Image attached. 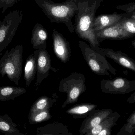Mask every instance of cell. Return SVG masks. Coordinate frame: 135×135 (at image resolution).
Wrapping results in <instances>:
<instances>
[{"label":"cell","mask_w":135,"mask_h":135,"mask_svg":"<svg viewBox=\"0 0 135 135\" xmlns=\"http://www.w3.org/2000/svg\"><path fill=\"white\" fill-rule=\"evenodd\" d=\"M78 10L75 15L74 28L79 37L88 41L90 47L97 52L100 42L92 27L97 10L103 0H74Z\"/></svg>","instance_id":"cell-1"},{"label":"cell","mask_w":135,"mask_h":135,"mask_svg":"<svg viewBox=\"0 0 135 135\" xmlns=\"http://www.w3.org/2000/svg\"><path fill=\"white\" fill-rule=\"evenodd\" d=\"M52 23L65 24L70 33L74 31L72 19L78 10L74 0L57 3L51 0H34Z\"/></svg>","instance_id":"cell-2"},{"label":"cell","mask_w":135,"mask_h":135,"mask_svg":"<svg viewBox=\"0 0 135 135\" xmlns=\"http://www.w3.org/2000/svg\"><path fill=\"white\" fill-rule=\"evenodd\" d=\"M23 46L18 44L10 50H7L0 59V74L7 75L17 85L21 77L23 64Z\"/></svg>","instance_id":"cell-3"},{"label":"cell","mask_w":135,"mask_h":135,"mask_svg":"<svg viewBox=\"0 0 135 135\" xmlns=\"http://www.w3.org/2000/svg\"><path fill=\"white\" fill-rule=\"evenodd\" d=\"M85 81V78L83 74L75 72H72L61 80L58 90L61 93H66L67 97L62 105V108L78 102L79 97L86 91Z\"/></svg>","instance_id":"cell-4"},{"label":"cell","mask_w":135,"mask_h":135,"mask_svg":"<svg viewBox=\"0 0 135 135\" xmlns=\"http://www.w3.org/2000/svg\"><path fill=\"white\" fill-rule=\"evenodd\" d=\"M78 44L83 58L94 73L98 75L110 76L109 71L114 75H116V70L105 57L96 52L85 42L79 41Z\"/></svg>","instance_id":"cell-5"},{"label":"cell","mask_w":135,"mask_h":135,"mask_svg":"<svg viewBox=\"0 0 135 135\" xmlns=\"http://www.w3.org/2000/svg\"><path fill=\"white\" fill-rule=\"evenodd\" d=\"M22 11L9 12L0 21V53L12 42L23 19Z\"/></svg>","instance_id":"cell-6"},{"label":"cell","mask_w":135,"mask_h":135,"mask_svg":"<svg viewBox=\"0 0 135 135\" xmlns=\"http://www.w3.org/2000/svg\"><path fill=\"white\" fill-rule=\"evenodd\" d=\"M100 87L103 93L109 94H125L135 91V80L123 77L112 79H102Z\"/></svg>","instance_id":"cell-7"},{"label":"cell","mask_w":135,"mask_h":135,"mask_svg":"<svg viewBox=\"0 0 135 135\" xmlns=\"http://www.w3.org/2000/svg\"><path fill=\"white\" fill-rule=\"evenodd\" d=\"M35 51L37 54V79L35 85L38 86L40 85L45 79L48 78L50 70H52L54 72H56L57 70L51 66L50 55L46 50L39 49Z\"/></svg>","instance_id":"cell-8"},{"label":"cell","mask_w":135,"mask_h":135,"mask_svg":"<svg viewBox=\"0 0 135 135\" xmlns=\"http://www.w3.org/2000/svg\"><path fill=\"white\" fill-rule=\"evenodd\" d=\"M52 38L55 54L62 62L66 63L70 59L71 55L70 44L55 28L53 30Z\"/></svg>","instance_id":"cell-9"},{"label":"cell","mask_w":135,"mask_h":135,"mask_svg":"<svg viewBox=\"0 0 135 135\" xmlns=\"http://www.w3.org/2000/svg\"><path fill=\"white\" fill-rule=\"evenodd\" d=\"M113 111L109 109L96 110L83 120L79 129L80 135H84L108 118Z\"/></svg>","instance_id":"cell-10"},{"label":"cell","mask_w":135,"mask_h":135,"mask_svg":"<svg viewBox=\"0 0 135 135\" xmlns=\"http://www.w3.org/2000/svg\"><path fill=\"white\" fill-rule=\"evenodd\" d=\"M98 53L104 57L112 59L123 67L135 72V61L121 51H115L109 48L99 47Z\"/></svg>","instance_id":"cell-11"},{"label":"cell","mask_w":135,"mask_h":135,"mask_svg":"<svg viewBox=\"0 0 135 135\" xmlns=\"http://www.w3.org/2000/svg\"><path fill=\"white\" fill-rule=\"evenodd\" d=\"M120 21L101 31L95 32L96 37L100 43L104 40H122L134 37L122 28Z\"/></svg>","instance_id":"cell-12"},{"label":"cell","mask_w":135,"mask_h":135,"mask_svg":"<svg viewBox=\"0 0 135 135\" xmlns=\"http://www.w3.org/2000/svg\"><path fill=\"white\" fill-rule=\"evenodd\" d=\"M123 19L122 15L116 13L102 14L95 16L92 27L95 32L99 31L117 23Z\"/></svg>","instance_id":"cell-13"},{"label":"cell","mask_w":135,"mask_h":135,"mask_svg":"<svg viewBox=\"0 0 135 135\" xmlns=\"http://www.w3.org/2000/svg\"><path fill=\"white\" fill-rule=\"evenodd\" d=\"M48 34L41 24L37 23L34 26L32 33L31 43L33 49L46 50Z\"/></svg>","instance_id":"cell-14"},{"label":"cell","mask_w":135,"mask_h":135,"mask_svg":"<svg viewBox=\"0 0 135 135\" xmlns=\"http://www.w3.org/2000/svg\"><path fill=\"white\" fill-rule=\"evenodd\" d=\"M36 135H73L66 125L54 122L37 128Z\"/></svg>","instance_id":"cell-15"},{"label":"cell","mask_w":135,"mask_h":135,"mask_svg":"<svg viewBox=\"0 0 135 135\" xmlns=\"http://www.w3.org/2000/svg\"><path fill=\"white\" fill-rule=\"evenodd\" d=\"M59 97L56 93L50 96H44L38 98L32 105L28 115L50 109L58 100Z\"/></svg>","instance_id":"cell-16"},{"label":"cell","mask_w":135,"mask_h":135,"mask_svg":"<svg viewBox=\"0 0 135 135\" xmlns=\"http://www.w3.org/2000/svg\"><path fill=\"white\" fill-rule=\"evenodd\" d=\"M97 105L90 103H82L73 106L68 109L67 114L74 119L86 118L97 110Z\"/></svg>","instance_id":"cell-17"},{"label":"cell","mask_w":135,"mask_h":135,"mask_svg":"<svg viewBox=\"0 0 135 135\" xmlns=\"http://www.w3.org/2000/svg\"><path fill=\"white\" fill-rule=\"evenodd\" d=\"M37 54L35 51L34 54L30 55L27 58L24 70V78L26 87H28L35 79L36 73Z\"/></svg>","instance_id":"cell-18"},{"label":"cell","mask_w":135,"mask_h":135,"mask_svg":"<svg viewBox=\"0 0 135 135\" xmlns=\"http://www.w3.org/2000/svg\"><path fill=\"white\" fill-rule=\"evenodd\" d=\"M25 88L14 86L0 87V101L5 102L14 100L16 98L26 93Z\"/></svg>","instance_id":"cell-19"},{"label":"cell","mask_w":135,"mask_h":135,"mask_svg":"<svg viewBox=\"0 0 135 135\" xmlns=\"http://www.w3.org/2000/svg\"><path fill=\"white\" fill-rule=\"evenodd\" d=\"M120 117L121 115L117 112H114L100 124L93 128L84 135H97L105 128L109 127H113L115 126L117 122Z\"/></svg>","instance_id":"cell-20"},{"label":"cell","mask_w":135,"mask_h":135,"mask_svg":"<svg viewBox=\"0 0 135 135\" xmlns=\"http://www.w3.org/2000/svg\"><path fill=\"white\" fill-rule=\"evenodd\" d=\"M17 126L8 115H0V132L6 135L16 134L20 132L17 128Z\"/></svg>","instance_id":"cell-21"},{"label":"cell","mask_w":135,"mask_h":135,"mask_svg":"<svg viewBox=\"0 0 135 135\" xmlns=\"http://www.w3.org/2000/svg\"><path fill=\"white\" fill-rule=\"evenodd\" d=\"M135 133V110L127 119L116 135H134Z\"/></svg>","instance_id":"cell-22"},{"label":"cell","mask_w":135,"mask_h":135,"mask_svg":"<svg viewBox=\"0 0 135 135\" xmlns=\"http://www.w3.org/2000/svg\"><path fill=\"white\" fill-rule=\"evenodd\" d=\"M29 123L31 124L39 123L49 120L52 116L50 113V109H46L28 115Z\"/></svg>","instance_id":"cell-23"},{"label":"cell","mask_w":135,"mask_h":135,"mask_svg":"<svg viewBox=\"0 0 135 135\" xmlns=\"http://www.w3.org/2000/svg\"><path fill=\"white\" fill-rule=\"evenodd\" d=\"M120 22L121 27L126 32L134 37L135 36V20L123 19Z\"/></svg>","instance_id":"cell-24"},{"label":"cell","mask_w":135,"mask_h":135,"mask_svg":"<svg viewBox=\"0 0 135 135\" xmlns=\"http://www.w3.org/2000/svg\"><path fill=\"white\" fill-rule=\"evenodd\" d=\"M20 0H0V10L4 13L8 8L13 7Z\"/></svg>","instance_id":"cell-25"},{"label":"cell","mask_w":135,"mask_h":135,"mask_svg":"<svg viewBox=\"0 0 135 135\" xmlns=\"http://www.w3.org/2000/svg\"><path fill=\"white\" fill-rule=\"evenodd\" d=\"M112 127H109L104 128L97 135H111Z\"/></svg>","instance_id":"cell-26"},{"label":"cell","mask_w":135,"mask_h":135,"mask_svg":"<svg viewBox=\"0 0 135 135\" xmlns=\"http://www.w3.org/2000/svg\"><path fill=\"white\" fill-rule=\"evenodd\" d=\"M127 102L130 104L135 103V92L133 93L127 100Z\"/></svg>","instance_id":"cell-27"},{"label":"cell","mask_w":135,"mask_h":135,"mask_svg":"<svg viewBox=\"0 0 135 135\" xmlns=\"http://www.w3.org/2000/svg\"><path fill=\"white\" fill-rule=\"evenodd\" d=\"M132 46L134 47H135V40L132 41Z\"/></svg>","instance_id":"cell-28"},{"label":"cell","mask_w":135,"mask_h":135,"mask_svg":"<svg viewBox=\"0 0 135 135\" xmlns=\"http://www.w3.org/2000/svg\"><path fill=\"white\" fill-rule=\"evenodd\" d=\"M131 18L135 20V13L133 14V15H132V16Z\"/></svg>","instance_id":"cell-29"},{"label":"cell","mask_w":135,"mask_h":135,"mask_svg":"<svg viewBox=\"0 0 135 135\" xmlns=\"http://www.w3.org/2000/svg\"><path fill=\"white\" fill-rule=\"evenodd\" d=\"M15 135H24L23 134H22V133H21L20 132H19V133H17V134Z\"/></svg>","instance_id":"cell-30"},{"label":"cell","mask_w":135,"mask_h":135,"mask_svg":"<svg viewBox=\"0 0 135 135\" xmlns=\"http://www.w3.org/2000/svg\"></svg>","instance_id":"cell-31"}]
</instances>
